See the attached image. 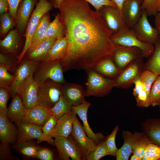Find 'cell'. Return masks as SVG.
Segmentation results:
<instances>
[{
	"label": "cell",
	"instance_id": "cell-14",
	"mask_svg": "<svg viewBox=\"0 0 160 160\" xmlns=\"http://www.w3.org/2000/svg\"><path fill=\"white\" fill-rule=\"evenodd\" d=\"M39 62L25 57L21 61L15 73L14 80L10 90L11 97L16 94L18 87L36 69Z\"/></svg>",
	"mask_w": 160,
	"mask_h": 160
},
{
	"label": "cell",
	"instance_id": "cell-50",
	"mask_svg": "<svg viewBox=\"0 0 160 160\" xmlns=\"http://www.w3.org/2000/svg\"><path fill=\"white\" fill-rule=\"evenodd\" d=\"M91 4L95 8V11L99 12L101 8L104 6L110 5L117 7L116 5L110 0H84Z\"/></svg>",
	"mask_w": 160,
	"mask_h": 160
},
{
	"label": "cell",
	"instance_id": "cell-53",
	"mask_svg": "<svg viewBox=\"0 0 160 160\" xmlns=\"http://www.w3.org/2000/svg\"><path fill=\"white\" fill-rule=\"evenodd\" d=\"M9 5L7 0H0V15L9 12Z\"/></svg>",
	"mask_w": 160,
	"mask_h": 160
},
{
	"label": "cell",
	"instance_id": "cell-2",
	"mask_svg": "<svg viewBox=\"0 0 160 160\" xmlns=\"http://www.w3.org/2000/svg\"><path fill=\"white\" fill-rule=\"evenodd\" d=\"M53 7L48 0H39L36 5L28 23L25 33V43L23 50L17 56L18 62L20 63L30 46L32 39L42 16L49 12Z\"/></svg>",
	"mask_w": 160,
	"mask_h": 160
},
{
	"label": "cell",
	"instance_id": "cell-34",
	"mask_svg": "<svg viewBox=\"0 0 160 160\" xmlns=\"http://www.w3.org/2000/svg\"><path fill=\"white\" fill-rule=\"evenodd\" d=\"M72 107L62 94L58 101L49 109L52 115L59 119L62 116L71 111Z\"/></svg>",
	"mask_w": 160,
	"mask_h": 160
},
{
	"label": "cell",
	"instance_id": "cell-40",
	"mask_svg": "<svg viewBox=\"0 0 160 160\" xmlns=\"http://www.w3.org/2000/svg\"><path fill=\"white\" fill-rule=\"evenodd\" d=\"M143 160H160V146L153 143L148 144L145 150Z\"/></svg>",
	"mask_w": 160,
	"mask_h": 160
},
{
	"label": "cell",
	"instance_id": "cell-35",
	"mask_svg": "<svg viewBox=\"0 0 160 160\" xmlns=\"http://www.w3.org/2000/svg\"><path fill=\"white\" fill-rule=\"evenodd\" d=\"M19 64L15 55L0 53V65L8 71L15 73Z\"/></svg>",
	"mask_w": 160,
	"mask_h": 160
},
{
	"label": "cell",
	"instance_id": "cell-26",
	"mask_svg": "<svg viewBox=\"0 0 160 160\" xmlns=\"http://www.w3.org/2000/svg\"><path fill=\"white\" fill-rule=\"evenodd\" d=\"M20 37L16 28L10 31L3 39L0 40L1 52L16 55L19 47Z\"/></svg>",
	"mask_w": 160,
	"mask_h": 160
},
{
	"label": "cell",
	"instance_id": "cell-52",
	"mask_svg": "<svg viewBox=\"0 0 160 160\" xmlns=\"http://www.w3.org/2000/svg\"><path fill=\"white\" fill-rule=\"evenodd\" d=\"M139 77L137 78L134 83L135 87L133 90L132 95L135 97L144 89L143 85Z\"/></svg>",
	"mask_w": 160,
	"mask_h": 160
},
{
	"label": "cell",
	"instance_id": "cell-16",
	"mask_svg": "<svg viewBox=\"0 0 160 160\" xmlns=\"http://www.w3.org/2000/svg\"><path fill=\"white\" fill-rule=\"evenodd\" d=\"M76 114L72 109L60 117L51 132L52 137L65 138L70 136Z\"/></svg>",
	"mask_w": 160,
	"mask_h": 160
},
{
	"label": "cell",
	"instance_id": "cell-37",
	"mask_svg": "<svg viewBox=\"0 0 160 160\" xmlns=\"http://www.w3.org/2000/svg\"><path fill=\"white\" fill-rule=\"evenodd\" d=\"M150 143L152 142L147 136L143 133L134 144L132 153L142 160L144 151Z\"/></svg>",
	"mask_w": 160,
	"mask_h": 160
},
{
	"label": "cell",
	"instance_id": "cell-30",
	"mask_svg": "<svg viewBox=\"0 0 160 160\" xmlns=\"http://www.w3.org/2000/svg\"><path fill=\"white\" fill-rule=\"evenodd\" d=\"M50 20L49 12L42 16L33 34L31 45L26 52L31 50L46 38L47 31L51 23Z\"/></svg>",
	"mask_w": 160,
	"mask_h": 160
},
{
	"label": "cell",
	"instance_id": "cell-4",
	"mask_svg": "<svg viewBox=\"0 0 160 160\" xmlns=\"http://www.w3.org/2000/svg\"><path fill=\"white\" fill-rule=\"evenodd\" d=\"M111 39L116 45L123 47H136L140 49L145 58L150 57L153 53L154 46L140 41L132 28L126 26L118 33L113 34Z\"/></svg>",
	"mask_w": 160,
	"mask_h": 160
},
{
	"label": "cell",
	"instance_id": "cell-29",
	"mask_svg": "<svg viewBox=\"0 0 160 160\" xmlns=\"http://www.w3.org/2000/svg\"><path fill=\"white\" fill-rule=\"evenodd\" d=\"M56 39L52 38H46L31 50L26 52L25 58L38 62L43 61Z\"/></svg>",
	"mask_w": 160,
	"mask_h": 160
},
{
	"label": "cell",
	"instance_id": "cell-33",
	"mask_svg": "<svg viewBox=\"0 0 160 160\" xmlns=\"http://www.w3.org/2000/svg\"><path fill=\"white\" fill-rule=\"evenodd\" d=\"M154 46V52L145 65V69L151 71L158 76L160 75V41Z\"/></svg>",
	"mask_w": 160,
	"mask_h": 160
},
{
	"label": "cell",
	"instance_id": "cell-28",
	"mask_svg": "<svg viewBox=\"0 0 160 160\" xmlns=\"http://www.w3.org/2000/svg\"><path fill=\"white\" fill-rule=\"evenodd\" d=\"M68 46L66 37L57 39L43 61H60L66 54Z\"/></svg>",
	"mask_w": 160,
	"mask_h": 160
},
{
	"label": "cell",
	"instance_id": "cell-21",
	"mask_svg": "<svg viewBox=\"0 0 160 160\" xmlns=\"http://www.w3.org/2000/svg\"><path fill=\"white\" fill-rule=\"evenodd\" d=\"M52 115L49 108L37 105L27 109L22 121L35 124L41 128Z\"/></svg>",
	"mask_w": 160,
	"mask_h": 160
},
{
	"label": "cell",
	"instance_id": "cell-20",
	"mask_svg": "<svg viewBox=\"0 0 160 160\" xmlns=\"http://www.w3.org/2000/svg\"><path fill=\"white\" fill-rule=\"evenodd\" d=\"M91 105L86 101L83 104L77 106H72V109L78 115L83 122V126L88 136L92 139L97 145L104 141L106 137L101 132L95 133L92 130L88 121L87 113Z\"/></svg>",
	"mask_w": 160,
	"mask_h": 160
},
{
	"label": "cell",
	"instance_id": "cell-58",
	"mask_svg": "<svg viewBox=\"0 0 160 160\" xmlns=\"http://www.w3.org/2000/svg\"><path fill=\"white\" fill-rule=\"evenodd\" d=\"M156 10L158 12H160V0H159L157 6Z\"/></svg>",
	"mask_w": 160,
	"mask_h": 160
},
{
	"label": "cell",
	"instance_id": "cell-27",
	"mask_svg": "<svg viewBox=\"0 0 160 160\" xmlns=\"http://www.w3.org/2000/svg\"><path fill=\"white\" fill-rule=\"evenodd\" d=\"M141 129L152 143L160 146V118L146 119L141 123Z\"/></svg>",
	"mask_w": 160,
	"mask_h": 160
},
{
	"label": "cell",
	"instance_id": "cell-1",
	"mask_svg": "<svg viewBox=\"0 0 160 160\" xmlns=\"http://www.w3.org/2000/svg\"><path fill=\"white\" fill-rule=\"evenodd\" d=\"M68 46L60 61L64 72L92 69L102 59L113 56L119 47L100 13L84 0H62L59 7Z\"/></svg>",
	"mask_w": 160,
	"mask_h": 160
},
{
	"label": "cell",
	"instance_id": "cell-12",
	"mask_svg": "<svg viewBox=\"0 0 160 160\" xmlns=\"http://www.w3.org/2000/svg\"><path fill=\"white\" fill-rule=\"evenodd\" d=\"M113 57L117 66L122 70L135 60L145 57L141 50L137 47L119 46Z\"/></svg>",
	"mask_w": 160,
	"mask_h": 160
},
{
	"label": "cell",
	"instance_id": "cell-25",
	"mask_svg": "<svg viewBox=\"0 0 160 160\" xmlns=\"http://www.w3.org/2000/svg\"><path fill=\"white\" fill-rule=\"evenodd\" d=\"M12 97V101L8 108L6 116L17 124L22 121L27 109L21 99L17 94Z\"/></svg>",
	"mask_w": 160,
	"mask_h": 160
},
{
	"label": "cell",
	"instance_id": "cell-60",
	"mask_svg": "<svg viewBox=\"0 0 160 160\" xmlns=\"http://www.w3.org/2000/svg\"><path fill=\"white\" fill-rule=\"evenodd\" d=\"M142 0L143 1V0Z\"/></svg>",
	"mask_w": 160,
	"mask_h": 160
},
{
	"label": "cell",
	"instance_id": "cell-22",
	"mask_svg": "<svg viewBox=\"0 0 160 160\" xmlns=\"http://www.w3.org/2000/svg\"><path fill=\"white\" fill-rule=\"evenodd\" d=\"M143 132H135L133 133L128 131L123 132L122 136L124 140L122 146L117 152V160H128L132 153L133 145L137 140L143 135Z\"/></svg>",
	"mask_w": 160,
	"mask_h": 160
},
{
	"label": "cell",
	"instance_id": "cell-15",
	"mask_svg": "<svg viewBox=\"0 0 160 160\" xmlns=\"http://www.w3.org/2000/svg\"><path fill=\"white\" fill-rule=\"evenodd\" d=\"M18 136L16 143L37 139L39 142H47L40 127L35 124L22 121L16 124Z\"/></svg>",
	"mask_w": 160,
	"mask_h": 160
},
{
	"label": "cell",
	"instance_id": "cell-11",
	"mask_svg": "<svg viewBox=\"0 0 160 160\" xmlns=\"http://www.w3.org/2000/svg\"><path fill=\"white\" fill-rule=\"evenodd\" d=\"M99 12L107 27L113 34L118 33L127 26L123 15L117 7L104 6L101 8Z\"/></svg>",
	"mask_w": 160,
	"mask_h": 160
},
{
	"label": "cell",
	"instance_id": "cell-38",
	"mask_svg": "<svg viewBox=\"0 0 160 160\" xmlns=\"http://www.w3.org/2000/svg\"><path fill=\"white\" fill-rule=\"evenodd\" d=\"M58 119L52 115L44 125L41 127L43 134L47 139V143L55 145L54 141L51 137V133Z\"/></svg>",
	"mask_w": 160,
	"mask_h": 160
},
{
	"label": "cell",
	"instance_id": "cell-45",
	"mask_svg": "<svg viewBox=\"0 0 160 160\" xmlns=\"http://www.w3.org/2000/svg\"><path fill=\"white\" fill-rule=\"evenodd\" d=\"M10 96L9 91L0 88V115L6 116L8 110L7 103Z\"/></svg>",
	"mask_w": 160,
	"mask_h": 160
},
{
	"label": "cell",
	"instance_id": "cell-31",
	"mask_svg": "<svg viewBox=\"0 0 160 160\" xmlns=\"http://www.w3.org/2000/svg\"><path fill=\"white\" fill-rule=\"evenodd\" d=\"M40 146L37 142L31 140L15 143L12 145V149L25 157L34 158Z\"/></svg>",
	"mask_w": 160,
	"mask_h": 160
},
{
	"label": "cell",
	"instance_id": "cell-43",
	"mask_svg": "<svg viewBox=\"0 0 160 160\" xmlns=\"http://www.w3.org/2000/svg\"><path fill=\"white\" fill-rule=\"evenodd\" d=\"M157 77L152 72L146 69H144L139 76L143 85L144 89L149 95L151 86Z\"/></svg>",
	"mask_w": 160,
	"mask_h": 160
},
{
	"label": "cell",
	"instance_id": "cell-46",
	"mask_svg": "<svg viewBox=\"0 0 160 160\" xmlns=\"http://www.w3.org/2000/svg\"><path fill=\"white\" fill-rule=\"evenodd\" d=\"M12 149L10 144L1 142L0 144V160H18V158L11 154Z\"/></svg>",
	"mask_w": 160,
	"mask_h": 160
},
{
	"label": "cell",
	"instance_id": "cell-10",
	"mask_svg": "<svg viewBox=\"0 0 160 160\" xmlns=\"http://www.w3.org/2000/svg\"><path fill=\"white\" fill-rule=\"evenodd\" d=\"M32 73L17 87L16 94L21 99L25 108L30 109L37 105L38 84Z\"/></svg>",
	"mask_w": 160,
	"mask_h": 160
},
{
	"label": "cell",
	"instance_id": "cell-23",
	"mask_svg": "<svg viewBox=\"0 0 160 160\" xmlns=\"http://www.w3.org/2000/svg\"><path fill=\"white\" fill-rule=\"evenodd\" d=\"M18 131L15 126L6 116L0 115V140L1 142L13 145L16 142Z\"/></svg>",
	"mask_w": 160,
	"mask_h": 160
},
{
	"label": "cell",
	"instance_id": "cell-7",
	"mask_svg": "<svg viewBox=\"0 0 160 160\" xmlns=\"http://www.w3.org/2000/svg\"><path fill=\"white\" fill-rule=\"evenodd\" d=\"M63 85L50 79L39 85L37 105L48 108L53 107L62 94Z\"/></svg>",
	"mask_w": 160,
	"mask_h": 160
},
{
	"label": "cell",
	"instance_id": "cell-57",
	"mask_svg": "<svg viewBox=\"0 0 160 160\" xmlns=\"http://www.w3.org/2000/svg\"><path fill=\"white\" fill-rule=\"evenodd\" d=\"M131 160H141V159L135 154H133L131 156Z\"/></svg>",
	"mask_w": 160,
	"mask_h": 160
},
{
	"label": "cell",
	"instance_id": "cell-39",
	"mask_svg": "<svg viewBox=\"0 0 160 160\" xmlns=\"http://www.w3.org/2000/svg\"><path fill=\"white\" fill-rule=\"evenodd\" d=\"M8 71L7 69L0 65V88L5 89L10 92L15 77Z\"/></svg>",
	"mask_w": 160,
	"mask_h": 160
},
{
	"label": "cell",
	"instance_id": "cell-5",
	"mask_svg": "<svg viewBox=\"0 0 160 160\" xmlns=\"http://www.w3.org/2000/svg\"><path fill=\"white\" fill-rule=\"evenodd\" d=\"M63 70L60 61L39 62L38 66L33 74V77L38 85L47 79L63 84L65 82Z\"/></svg>",
	"mask_w": 160,
	"mask_h": 160
},
{
	"label": "cell",
	"instance_id": "cell-6",
	"mask_svg": "<svg viewBox=\"0 0 160 160\" xmlns=\"http://www.w3.org/2000/svg\"><path fill=\"white\" fill-rule=\"evenodd\" d=\"M59 160H86L87 153L80 147L71 135L65 138H56L54 140Z\"/></svg>",
	"mask_w": 160,
	"mask_h": 160
},
{
	"label": "cell",
	"instance_id": "cell-44",
	"mask_svg": "<svg viewBox=\"0 0 160 160\" xmlns=\"http://www.w3.org/2000/svg\"><path fill=\"white\" fill-rule=\"evenodd\" d=\"M119 129V126L117 125L111 133L105 140L109 155L116 157L118 150L115 143V139Z\"/></svg>",
	"mask_w": 160,
	"mask_h": 160
},
{
	"label": "cell",
	"instance_id": "cell-54",
	"mask_svg": "<svg viewBox=\"0 0 160 160\" xmlns=\"http://www.w3.org/2000/svg\"><path fill=\"white\" fill-rule=\"evenodd\" d=\"M154 23L155 27L158 32L160 41V12H158L155 16Z\"/></svg>",
	"mask_w": 160,
	"mask_h": 160
},
{
	"label": "cell",
	"instance_id": "cell-3",
	"mask_svg": "<svg viewBox=\"0 0 160 160\" xmlns=\"http://www.w3.org/2000/svg\"><path fill=\"white\" fill-rule=\"evenodd\" d=\"M86 97H103L110 93L114 87V79L105 78L90 69L86 71Z\"/></svg>",
	"mask_w": 160,
	"mask_h": 160
},
{
	"label": "cell",
	"instance_id": "cell-55",
	"mask_svg": "<svg viewBox=\"0 0 160 160\" xmlns=\"http://www.w3.org/2000/svg\"><path fill=\"white\" fill-rule=\"evenodd\" d=\"M111 2L115 4L118 8L122 13V9L124 3L128 0H110ZM123 15V14H122Z\"/></svg>",
	"mask_w": 160,
	"mask_h": 160
},
{
	"label": "cell",
	"instance_id": "cell-18",
	"mask_svg": "<svg viewBox=\"0 0 160 160\" xmlns=\"http://www.w3.org/2000/svg\"><path fill=\"white\" fill-rule=\"evenodd\" d=\"M62 95L72 106H77L84 103L85 90L80 85L65 82L62 89Z\"/></svg>",
	"mask_w": 160,
	"mask_h": 160
},
{
	"label": "cell",
	"instance_id": "cell-42",
	"mask_svg": "<svg viewBox=\"0 0 160 160\" xmlns=\"http://www.w3.org/2000/svg\"><path fill=\"white\" fill-rule=\"evenodd\" d=\"M109 155L105 140L97 145L93 151L88 154L86 160H99Z\"/></svg>",
	"mask_w": 160,
	"mask_h": 160
},
{
	"label": "cell",
	"instance_id": "cell-19",
	"mask_svg": "<svg viewBox=\"0 0 160 160\" xmlns=\"http://www.w3.org/2000/svg\"><path fill=\"white\" fill-rule=\"evenodd\" d=\"M142 0H128L123 6L122 13L126 25L132 28L141 16Z\"/></svg>",
	"mask_w": 160,
	"mask_h": 160
},
{
	"label": "cell",
	"instance_id": "cell-17",
	"mask_svg": "<svg viewBox=\"0 0 160 160\" xmlns=\"http://www.w3.org/2000/svg\"><path fill=\"white\" fill-rule=\"evenodd\" d=\"M78 145L88 154L96 148L97 144L87 135L83 126L76 117L71 134Z\"/></svg>",
	"mask_w": 160,
	"mask_h": 160
},
{
	"label": "cell",
	"instance_id": "cell-36",
	"mask_svg": "<svg viewBox=\"0 0 160 160\" xmlns=\"http://www.w3.org/2000/svg\"><path fill=\"white\" fill-rule=\"evenodd\" d=\"M0 37L5 36L15 26V20L9 12L0 15Z\"/></svg>",
	"mask_w": 160,
	"mask_h": 160
},
{
	"label": "cell",
	"instance_id": "cell-56",
	"mask_svg": "<svg viewBox=\"0 0 160 160\" xmlns=\"http://www.w3.org/2000/svg\"><path fill=\"white\" fill-rule=\"evenodd\" d=\"M55 8L58 9L60 6L62 0H48Z\"/></svg>",
	"mask_w": 160,
	"mask_h": 160
},
{
	"label": "cell",
	"instance_id": "cell-49",
	"mask_svg": "<svg viewBox=\"0 0 160 160\" xmlns=\"http://www.w3.org/2000/svg\"><path fill=\"white\" fill-rule=\"evenodd\" d=\"M34 158L40 160H53L55 159L53 153L51 150L40 146Z\"/></svg>",
	"mask_w": 160,
	"mask_h": 160
},
{
	"label": "cell",
	"instance_id": "cell-51",
	"mask_svg": "<svg viewBox=\"0 0 160 160\" xmlns=\"http://www.w3.org/2000/svg\"><path fill=\"white\" fill-rule=\"evenodd\" d=\"M9 5V13L15 20L17 10L22 0H7Z\"/></svg>",
	"mask_w": 160,
	"mask_h": 160
},
{
	"label": "cell",
	"instance_id": "cell-41",
	"mask_svg": "<svg viewBox=\"0 0 160 160\" xmlns=\"http://www.w3.org/2000/svg\"><path fill=\"white\" fill-rule=\"evenodd\" d=\"M149 96L151 105H159L160 100V75L157 76L150 89Z\"/></svg>",
	"mask_w": 160,
	"mask_h": 160
},
{
	"label": "cell",
	"instance_id": "cell-48",
	"mask_svg": "<svg viewBox=\"0 0 160 160\" xmlns=\"http://www.w3.org/2000/svg\"><path fill=\"white\" fill-rule=\"evenodd\" d=\"M135 99L136 105L139 108H147L151 105L149 95L144 89L139 94Z\"/></svg>",
	"mask_w": 160,
	"mask_h": 160
},
{
	"label": "cell",
	"instance_id": "cell-59",
	"mask_svg": "<svg viewBox=\"0 0 160 160\" xmlns=\"http://www.w3.org/2000/svg\"><path fill=\"white\" fill-rule=\"evenodd\" d=\"M159 109L160 110V101H159Z\"/></svg>",
	"mask_w": 160,
	"mask_h": 160
},
{
	"label": "cell",
	"instance_id": "cell-32",
	"mask_svg": "<svg viewBox=\"0 0 160 160\" xmlns=\"http://www.w3.org/2000/svg\"><path fill=\"white\" fill-rule=\"evenodd\" d=\"M55 17L54 20L50 23L47 29L46 38H52L57 39L65 37V30L60 20V13H57Z\"/></svg>",
	"mask_w": 160,
	"mask_h": 160
},
{
	"label": "cell",
	"instance_id": "cell-47",
	"mask_svg": "<svg viewBox=\"0 0 160 160\" xmlns=\"http://www.w3.org/2000/svg\"><path fill=\"white\" fill-rule=\"evenodd\" d=\"M159 0H143L141 4L142 10L145 11L148 16H155L158 12L156 6Z\"/></svg>",
	"mask_w": 160,
	"mask_h": 160
},
{
	"label": "cell",
	"instance_id": "cell-24",
	"mask_svg": "<svg viewBox=\"0 0 160 160\" xmlns=\"http://www.w3.org/2000/svg\"><path fill=\"white\" fill-rule=\"evenodd\" d=\"M92 69L103 76L111 79H115L122 70L116 64L113 56L102 59Z\"/></svg>",
	"mask_w": 160,
	"mask_h": 160
},
{
	"label": "cell",
	"instance_id": "cell-8",
	"mask_svg": "<svg viewBox=\"0 0 160 160\" xmlns=\"http://www.w3.org/2000/svg\"><path fill=\"white\" fill-rule=\"evenodd\" d=\"M144 69L143 59L135 60L123 69L114 79V87L124 89L130 87Z\"/></svg>",
	"mask_w": 160,
	"mask_h": 160
},
{
	"label": "cell",
	"instance_id": "cell-13",
	"mask_svg": "<svg viewBox=\"0 0 160 160\" xmlns=\"http://www.w3.org/2000/svg\"><path fill=\"white\" fill-rule=\"evenodd\" d=\"M39 0H22L17 8L15 21L16 29L21 37L24 34L34 7Z\"/></svg>",
	"mask_w": 160,
	"mask_h": 160
},
{
	"label": "cell",
	"instance_id": "cell-9",
	"mask_svg": "<svg viewBox=\"0 0 160 160\" xmlns=\"http://www.w3.org/2000/svg\"><path fill=\"white\" fill-rule=\"evenodd\" d=\"M142 10L140 18L132 28L140 41L154 45L160 41L158 31L150 24L146 12Z\"/></svg>",
	"mask_w": 160,
	"mask_h": 160
}]
</instances>
